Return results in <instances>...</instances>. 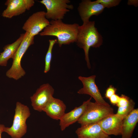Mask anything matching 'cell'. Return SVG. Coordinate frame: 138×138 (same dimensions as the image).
<instances>
[{"instance_id": "1", "label": "cell", "mask_w": 138, "mask_h": 138, "mask_svg": "<svg viewBox=\"0 0 138 138\" xmlns=\"http://www.w3.org/2000/svg\"><path fill=\"white\" fill-rule=\"evenodd\" d=\"M79 25L77 24H68L61 20H51L50 24L40 33L41 36H51L56 37L59 47L63 45L69 44L76 42Z\"/></svg>"}, {"instance_id": "2", "label": "cell", "mask_w": 138, "mask_h": 138, "mask_svg": "<svg viewBox=\"0 0 138 138\" xmlns=\"http://www.w3.org/2000/svg\"><path fill=\"white\" fill-rule=\"evenodd\" d=\"M76 42L77 46L84 50L87 67L90 69L89 49L91 47H99L103 42L102 37L95 27L94 21H89L79 26Z\"/></svg>"}, {"instance_id": "3", "label": "cell", "mask_w": 138, "mask_h": 138, "mask_svg": "<svg viewBox=\"0 0 138 138\" xmlns=\"http://www.w3.org/2000/svg\"><path fill=\"white\" fill-rule=\"evenodd\" d=\"M15 111L12 125L10 127H5L4 132L12 138H22L27 132L26 121L31 114L30 110L27 105L17 102Z\"/></svg>"}, {"instance_id": "4", "label": "cell", "mask_w": 138, "mask_h": 138, "mask_svg": "<svg viewBox=\"0 0 138 138\" xmlns=\"http://www.w3.org/2000/svg\"><path fill=\"white\" fill-rule=\"evenodd\" d=\"M34 37L26 32L23 40L13 59L12 65L6 73L8 78L17 80L24 76L26 72L21 65L22 59L29 47L34 43Z\"/></svg>"}, {"instance_id": "5", "label": "cell", "mask_w": 138, "mask_h": 138, "mask_svg": "<svg viewBox=\"0 0 138 138\" xmlns=\"http://www.w3.org/2000/svg\"><path fill=\"white\" fill-rule=\"evenodd\" d=\"M113 114V109L110 106L101 105L90 101L77 122L81 125L97 123L103 118Z\"/></svg>"}, {"instance_id": "6", "label": "cell", "mask_w": 138, "mask_h": 138, "mask_svg": "<svg viewBox=\"0 0 138 138\" xmlns=\"http://www.w3.org/2000/svg\"><path fill=\"white\" fill-rule=\"evenodd\" d=\"M70 2L69 0H42L40 1L46 8V18L54 20H62L67 12L73 9V5L68 4Z\"/></svg>"}, {"instance_id": "7", "label": "cell", "mask_w": 138, "mask_h": 138, "mask_svg": "<svg viewBox=\"0 0 138 138\" xmlns=\"http://www.w3.org/2000/svg\"><path fill=\"white\" fill-rule=\"evenodd\" d=\"M54 89L49 84H43L30 97L31 105L35 110L42 111L43 108L53 97Z\"/></svg>"}, {"instance_id": "8", "label": "cell", "mask_w": 138, "mask_h": 138, "mask_svg": "<svg viewBox=\"0 0 138 138\" xmlns=\"http://www.w3.org/2000/svg\"><path fill=\"white\" fill-rule=\"evenodd\" d=\"M45 14L44 11L33 13L24 24L23 29L34 37L50 24V21L45 17Z\"/></svg>"}, {"instance_id": "9", "label": "cell", "mask_w": 138, "mask_h": 138, "mask_svg": "<svg viewBox=\"0 0 138 138\" xmlns=\"http://www.w3.org/2000/svg\"><path fill=\"white\" fill-rule=\"evenodd\" d=\"M96 76L93 75L88 77L79 76L78 79L83 84V87L77 93L80 94H87L93 98L95 102L99 104L110 106L104 99L95 82Z\"/></svg>"}, {"instance_id": "10", "label": "cell", "mask_w": 138, "mask_h": 138, "mask_svg": "<svg viewBox=\"0 0 138 138\" xmlns=\"http://www.w3.org/2000/svg\"><path fill=\"white\" fill-rule=\"evenodd\" d=\"M105 8L96 0H83L79 3L77 10L83 24L89 21L93 15L98 16L101 13Z\"/></svg>"}, {"instance_id": "11", "label": "cell", "mask_w": 138, "mask_h": 138, "mask_svg": "<svg viewBox=\"0 0 138 138\" xmlns=\"http://www.w3.org/2000/svg\"><path fill=\"white\" fill-rule=\"evenodd\" d=\"M123 120L116 114H113L103 118L97 123L107 135L117 136L121 134Z\"/></svg>"}, {"instance_id": "12", "label": "cell", "mask_w": 138, "mask_h": 138, "mask_svg": "<svg viewBox=\"0 0 138 138\" xmlns=\"http://www.w3.org/2000/svg\"><path fill=\"white\" fill-rule=\"evenodd\" d=\"M91 98V97L87 101L83 102L80 106L75 107L67 113H65L60 120L59 125L62 131L64 130L70 125L78 121L85 112L88 104Z\"/></svg>"}, {"instance_id": "13", "label": "cell", "mask_w": 138, "mask_h": 138, "mask_svg": "<svg viewBox=\"0 0 138 138\" xmlns=\"http://www.w3.org/2000/svg\"><path fill=\"white\" fill-rule=\"evenodd\" d=\"M78 138H111L98 123L81 125L75 131Z\"/></svg>"}, {"instance_id": "14", "label": "cell", "mask_w": 138, "mask_h": 138, "mask_svg": "<svg viewBox=\"0 0 138 138\" xmlns=\"http://www.w3.org/2000/svg\"><path fill=\"white\" fill-rule=\"evenodd\" d=\"M66 106L60 99L53 97L43 108L42 111L52 119L60 120L65 113Z\"/></svg>"}, {"instance_id": "15", "label": "cell", "mask_w": 138, "mask_h": 138, "mask_svg": "<svg viewBox=\"0 0 138 138\" xmlns=\"http://www.w3.org/2000/svg\"><path fill=\"white\" fill-rule=\"evenodd\" d=\"M138 122V108L134 109L122 120L121 138H131Z\"/></svg>"}, {"instance_id": "16", "label": "cell", "mask_w": 138, "mask_h": 138, "mask_svg": "<svg viewBox=\"0 0 138 138\" xmlns=\"http://www.w3.org/2000/svg\"><path fill=\"white\" fill-rule=\"evenodd\" d=\"M7 6L2 13L4 17L10 18L24 13L26 9L24 0H7L5 3Z\"/></svg>"}, {"instance_id": "17", "label": "cell", "mask_w": 138, "mask_h": 138, "mask_svg": "<svg viewBox=\"0 0 138 138\" xmlns=\"http://www.w3.org/2000/svg\"><path fill=\"white\" fill-rule=\"evenodd\" d=\"M25 33L20 34L14 42L5 46L3 51L0 54V66H6L8 60L13 59L14 55L23 39Z\"/></svg>"}, {"instance_id": "18", "label": "cell", "mask_w": 138, "mask_h": 138, "mask_svg": "<svg viewBox=\"0 0 138 138\" xmlns=\"http://www.w3.org/2000/svg\"><path fill=\"white\" fill-rule=\"evenodd\" d=\"M135 105L134 101L131 99L127 105L122 107H118L116 114L123 120L134 109Z\"/></svg>"}, {"instance_id": "19", "label": "cell", "mask_w": 138, "mask_h": 138, "mask_svg": "<svg viewBox=\"0 0 138 138\" xmlns=\"http://www.w3.org/2000/svg\"><path fill=\"white\" fill-rule=\"evenodd\" d=\"M49 45L45 59V67L44 72L47 73L50 70L52 57V52L53 47L57 42V39L49 40Z\"/></svg>"}, {"instance_id": "20", "label": "cell", "mask_w": 138, "mask_h": 138, "mask_svg": "<svg viewBox=\"0 0 138 138\" xmlns=\"http://www.w3.org/2000/svg\"><path fill=\"white\" fill-rule=\"evenodd\" d=\"M96 1L105 8H108L118 5L121 1L120 0H97Z\"/></svg>"}, {"instance_id": "21", "label": "cell", "mask_w": 138, "mask_h": 138, "mask_svg": "<svg viewBox=\"0 0 138 138\" xmlns=\"http://www.w3.org/2000/svg\"><path fill=\"white\" fill-rule=\"evenodd\" d=\"M131 99L128 96L122 94L120 96L119 101L116 105L118 107L125 106L129 103Z\"/></svg>"}, {"instance_id": "22", "label": "cell", "mask_w": 138, "mask_h": 138, "mask_svg": "<svg viewBox=\"0 0 138 138\" xmlns=\"http://www.w3.org/2000/svg\"><path fill=\"white\" fill-rule=\"evenodd\" d=\"M117 89L112 85H111L107 89L105 94V97L109 99L112 95L116 94Z\"/></svg>"}, {"instance_id": "23", "label": "cell", "mask_w": 138, "mask_h": 138, "mask_svg": "<svg viewBox=\"0 0 138 138\" xmlns=\"http://www.w3.org/2000/svg\"><path fill=\"white\" fill-rule=\"evenodd\" d=\"M120 98V96L116 94L112 96L109 99L112 104L116 105L119 102Z\"/></svg>"}, {"instance_id": "24", "label": "cell", "mask_w": 138, "mask_h": 138, "mask_svg": "<svg viewBox=\"0 0 138 138\" xmlns=\"http://www.w3.org/2000/svg\"><path fill=\"white\" fill-rule=\"evenodd\" d=\"M26 10H29L33 6L34 4L33 0H24Z\"/></svg>"}, {"instance_id": "25", "label": "cell", "mask_w": 138, "mask_h": 138, "mask_svg": "<svg viewBox=\"0 0 138 138\" xmlns=\"http://www.w3.org/2000/svg\"><path fill=\"white\" fill-rule=\"evenodd\" d=\"M128 4L129 5H133L137 6L138 5L137 0H129Z\"/></svg>"}, {"instance_id": "26", "label": "cell", "mask_w": 138, "mask_h": 138, "mask_svg": "<svg viewBox=\"0 0 138 138\" xmlns=\"http://www.w3.org/2000/svg\"><path fill=\"white\" fill-rule=\"evenodd\" d=\"M5 127L4 125L0 124V138H2V134L3 132H4V130Z\"/></svg>"}]
</instances>
